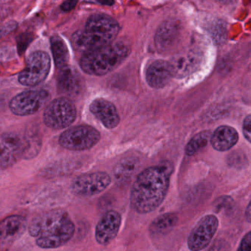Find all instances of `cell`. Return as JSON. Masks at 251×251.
<instances>
[{"instance_id": "7c38bea8", "label": "cell", "mask_w": 251, "mask_h": 251, "mask_svg": "<svg viewBox=\"0 0 251 251\" xmlns=\"http://www.w3.org/2000/svg\"><path fill=\"white\" fill-rule=\"evenodd\" d=\"M25 144L17 133H5L1 137V168L5 170L24 155Z\"/></svg>"}, {"instance_id": "9c48e42d", "label": "cell", "mask_w": 251, "mask_h": 251, "mask_svg": "<svg viewBox=\"0 0 251 251\" xmlns=\"http://www.w3.org/2000/svg\"><path fill=\"white\" fill-rule=\"evenodd\" d=\"M111 183V177L105 172L77 176L71 184V190L77 196L91 197L105 191Z\"/></svg>"}, {"instance_id": "5bb4252c", "label": "cell", "mask_w": 251, "mask_h": 251, "mask_svg": "<svg viewBox=\"0 0 251 251\" xmlns=\"http://www.w3.org/2000/svg\"><path fill=\"white\" fill-rule=\"evenodd\" d=\"M27 220L23 216H9L0 225V243L2 247L9 246L19 239L27 228Z\"/></svg>"}, {"instance_id": "277c9868", "label": "cell", "mask_w": 251, "mask_h": 251, "mask_svg": "<svg viewBox=\"0 0 251 251\" xmlns=\"http://www.w3.org/2000/svg\"><path fill=\"white\" fill-rule=\"evenodd\" d=\"M130 49L123 43L110 44L82 57L80 67L90 75L102 76L119 67L130 55Z\"/></svg>"}, {"instance_id": "ac0fdd59", "label": "cell", "mask_w": 251, "mask_h": 251, "mask_svg": "<svg viewBox=\"0 0 251 251\" xmlns=\"http://www.w3.org/2000/svg\"><path fill=\"white\" fill-rule=\"evenodd\" d=\"M198 55L192 52L177 55L170 61L173 77L182 78L190 74L198 65Z\"/></svg>"}, {"instance_id": "4dcf8cb0", "label": "cell", "mask_w": 251, "mask_h": 251, "mask_svg": "<svg viewBox=\"0 0 251 251\" xmlns=\"http://www.w3.org/2000/svg\"><path fill=\"white\" fill-rule=\"evenodd\" d=\"M96 1L101 5H108V6H111L114 4V0H96Z\"/></svg>"}, {"instance_id": "2e32d148", "label": "cell", "mask_w": 251, "mask_h": 251, "mask_svg": "<svg viewBox=\"0 0 251 251\" xmlns=\"http://www.w3.org/2000/svg\"><path fill=\"white\" fill-rule=\"evenodd\" d=\"M239 140V134L234 127L222 126L217 127L211 137V144L217 151H228L233 148Z\"/></svg>"}, {"instance_id": "4fadbf2b", "label": "cell", "mask_w": 251, "mask_h": 251, "mask_svg": "<svg viewBox=\"0 0 251 251\" xmlns=\"http://www.w3.org/2000/svg\"><path fill=\"white\" fill-rule=\"evenodd\" d=\"M91 113L108 129L116 128L120 123V117L115 105L103 98L94 100L89 105Z\"/></svg>"}, {"instance_id": "7a4b0ae2", "label": "cell", "mask_w": 251, "mask_h": 251, "mask_svg": "<svg viewBox=\"0 0 251 251\" xmlns=\"http://www.w3.org/2000/svg\"><path fill=\"white\" fill-rule=\"evenodd\" d=\"M30 236L43 249H54L67 244L75 233V226L67 211L52 210L34 217L28 226Z\"/></svg>"}, {"instance_id": "5b68a950", "label": "cell", "mask_w": 251, "mask_h": 251, "mask_svg": "<svg viewBox=\"0 0 251 251\" xmlns=\"http://www.w3.org/2000/svg\"><path fill=\"white\" fill-rule=\"evenodd\" d=\"M77 118V108L71 100L59 98L51 101L45 108L43 120L45 126L55 130L70 127Z\"/></svg>"}, {"instance_id": "9a60e30c", "label": "cell", "mask_w": 251, "mask_h": 251, "mask_svg": "<svg viewBox=\"0 0 251 251\" xmlns=\"http://www.w3.org/2000/svg\"><path fill=\"white\" fill-rule=\"evenodd\" d=\"M173 77L170 62L161 60L151 64L147 70V83L154 89L164 88L168 84Z\"/></svg>"}, {"instance_id": "484cf974", "label": "cell", "mask_w": 251, "mask_h": 251, "mask_svg": "<svg viewBox=\"0 0 251 251\" xmlns=\"http://www.w3.org/2000/svg\"><path fill=\"white\" fill-rule=\"evenodd\" d=\"M238 251H251V231L244 236L241 242L240 246L238 248Z\"/></svg>"}, {"instance_id": "ba28073f", "label": "cell", "mask_w": 251, "mask_h": 251, "mask_svg": "<svg viewBox=\"0 0 251 251\" xmlns=\"http://www.w3.org/2000/svg\"><path fill=\"white\" fill-rule=\"evenodd\" d=\"M50 100V95L45 90H30L22 92L12 98L9 103L11 112L25 117L42 109Z\"/></svg>"}, {"instance_id": "d6986e66", "label": "cell", "mask_w": 251, "mask_h": 251, "mask_svg": "<svg viewBox=\"0 0 251 251\" xmlns=\"http://www.w3.org/2000/svg\"><path fill=\"white\" fill-rule=\"evenodd\" d=\"M139 159L135 157L123 158L114 169V176L117 181H127L139 167Z\"/></svg>"}, {"instance_id": "52a82bcc", "label": "cell", "mask_w": 251, "mask_h": 251, "mask_svg": "<svg viewBox=\"0 0 251 251\" xmlns=\"http://www.w3.org/2000/svg\"><path fill=\"white\" fill-rule=\"evenodd\" d=\"M50 67V57L48 53L42 51L33 52L27 58L25 69L19 75V81L23 86H37L47 78Z\"/></svg>"}, {"instance_id": "83f0119b", "label": "cell", "mask_w": 251, "mask_h": 251, "mask_svg": "<svg viewBox=\"0 0 251 251\" xmlns=\"http://www.w3.org/2000/svg\"><path fill=\"white\" fill-rule=\"evenodd\" d=\"M17 24L14 22H10V23H6L2 28V36L8 34L10 32L13 31L14 29L17 27Z\"/></svg>"}, {"instance_id": "ffe728a7", "label": "cell", "mask_w": 251, "mask_h": 251, "mask_svg": "<svg viewBox=\"0 0 251 251\" xmlns=\"http://www.w3.org/2000/svg\"><path fill=\"white\" fill-rule=\"evenodd\" d=\"M50 43L55 65L60 69L67 67L70 53L65 42L60 36H52Z\"/></svg>"}, {"instance_id": "4316f807", "label": "cell", "mask_w": 251, "mask_h": 251, "mask_svg": "<svg viewBox=\"0 0 251 251\" xmlns=\"http://www.w3.org/2000/svg\"><path fill=\"white\" fill-rule=\"evenodd\" d=\"M77 3V0H66L61 5V10L64 12H69L75 8Z\"/></svg>"}, {"instance_id": "30bf717a", "label": "cell", "mask_w": 251, "mask_h": 251, "mask_svg": "<svg viewBox=\"0 0 251 251\" xmlns=\"http://www.w3.org/2000/svg\"><path fill=\"white\" fill-rule=\"evenodd\" d=\"M219 226V220L213 214L205 215L192 229L188 239V246L192 251H197L206 248L214 237Z\"/></svg>"}, {"instance_id": "cb8c5ba5", "label": "cell", "mask_w": 251, "mask_h": 251, "mask_svg": "<svg viewBox=\"0 0 251 251\" xmlns=\"http://www.w3.org/2000/svg\"><path fill=\"white\" fill-rule=\"evenodd\" d=\"M33 39V36L31 33H25L19 36L17 38V48L20 54L23 53L26 50Z\"/></svg>"}, {"instance_id": "3957f363", "label": "cell", "mask_w": 251, "mask_h": 251, "mask_svg": "<svg viewBox=\"0 0 251 251\" xmlns=\"http://www.w3.org/2000/svg\"><path fill=\"white\" fill-rule=\"evenodd\" d=\"M120 32L118 23L105 14H95L88 20L84 29L76 32L72 42L75 49L86 52L113 43Z\"/></svg>"}, {"instance_id": "7402d4cb", "label": "cell", "mask_w": 251, "mask_h": 251, "mask_svg": "<svg viewBox=\"0 0 251 251\" xmlns=\"http://www.w3.org/2000/svg\"><path fill=\"white\" fill-rule=\"evenodd\" d=\"M58 84L61 92L70 95L77 90L78 80L71 69L66 67L61 69L58 75Z\"/></svg>"}, {"instance_id": "d4e9b609", "label": "cell", "mask_w": 251, "mask_h": 251, "mask_svg": "<svg viewBox=\"0 0 251 251\" xmlns=\"http://www.w3.org/2000/svg\"><path fill=\"white\" fill-rule=\"evenodd\" d=\"M242 131L244 136L251 143V114L247 116L244 120Z\"/></svg>"}, {"instance_id": "44dd1931", "label": "cell", "mask_w": 251, "mask_h": 251, "mask_svg": "<svg viewBox=\"0 0 251 251\" xmlns=\"http://www.w3.org/2000/svg\"><path fill=\"white\" fill-rule=\"evenodd\" d=\"M177 217L173 213L160 215L155 218L150 226V231L152 234L159 235L167 233L176 226Z\"/></svg>"}, {"instance_id": "6da1fadb", "label": "cell", "mask_w": 251, "mask_h": 251, "mask_svg": "<svg viewBox=\"0 0 251 251\" xmlns=\"http://www.w3.org/2000/svg\"><path fill=\"white\" fill-rule=\"evenodd\" d=\"M173 169L167 164L152 166L141 172L130 192L132 208L139 214L155 211L165 199Z\"/></svg>"}, {"instance_id": "f546056e", "label": "cell", "mask_w": 251, "mask_h": 251, "mask_svg": "<svg viewBox=\"0 0 251 251\" xmlns=\"http://www.w3.org/2000/svg\"><path fill=\"white\" fill-rule=\"evenodd\" d=\"M215 1L222 5H230L236 3L238 0H215Z\"/></svg>"}, {"instance_id": "8fae6325", "label": "cell", "mask_w": 251, "mask_h": 251, "mask_svg": "<svg viewBox=\"0 0 251 251\" xmlns=\"http://www.w3.org/2000/svg\"><path fill=\"white\" fill-rule=\"evenodd\" d=\"M122 224L121 214L115 210L107 211L97 225L95 239L99 245L107 246L118 234Z\"/></svg>"}, {"instance_id": "f1b7e54d", "label": "cell", "mask_w": 251, "mask_h": 251, "mask_svg": "<svg viewBox=\"0 0 251 251\" xmlns=\"http://www.w3.org/2000/svg\"><path fill=\"white\" fill-rule=\"evenodd\" d=\"M245 218L248 223H251V201L247 207L246 211H245Z\"/></svg>"}, {"instance_id": "8992f818", "label": "cell", "mask_w": 251, "mask_h": 251, "mask_svg": "<svg viewBox=\"0 0 251 251\" xmlns=\"http://www.w3.org/2000/svg\"><path fill=\"white\" fill-rule=\"evenodd\" d=\"M100 139V133L96 128L82 125L67 129L59 136L58 142L65 149L83 151L95 147Z\"/></svg>"}, {"instance_id": "e0dca14e", "label": "cell", "mask_w": 251, "mask_h": 251, "mask_svg": "<svg viewBox=\"0 0 251 251\" xmlns=\"http://www.w3.org/2000/svg\"><path fill=\"white\" fill-rule=\"evenodd\" d=\"M180 33L179 25L173 22H167L158 29L155 36V45L160 51H167L177 42Z\"/></svg>"}, {"instance_id": "603a6c76", "label": "cell", "mask_w": 251, "mask_h": 251, "mask_svg": "<svg viewBox=\"0 0 251 251\" xmlns=\"http://www.w3.org/2000/svg\"><path fill=\"white\" fill-rule=\"evenodd\" d=\"M211 133L210 130H204L200 132L193 136L191 140L188 142L185 148V152L186 155L191 156L205 148L208 145L209 140H211Z\"/></svg>"}]
</instances>
